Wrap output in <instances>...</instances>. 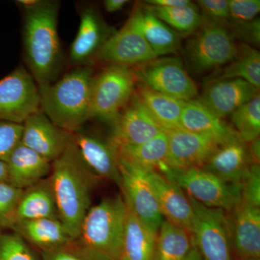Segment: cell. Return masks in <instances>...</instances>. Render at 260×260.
Returning a JSON list of instances; mask_svg holds the SVG:
<instances>
[{
  "label": "cell",
  "instance_id": "1",
  "mask_svg": "<svg viewBox=\"0 0 260 260\" xmlns=\"http://www.w3.org/2000/svg\"><path fill=\"white\" fill-rule=\"evenodd\" d=\"M49 177L59 220L74 241L91 208V191L97 179L85 167L73 139L61 156L51 162Z\"/></svg>",
  "mask_w": 260,
  "mask_h": 260
},
{
  "label": "cell",
  "instance_id": "2",
  "mask_svg": "<svg viewBox=\"0 0 260 260\" xmlns=\"http://www.w3.org/2000/svg\"><path fill=\"white\" fill-rule=\"evenodd\" d=\"M23 9L25 59L41 88L53 83L60 68L61 49L57 32L59 3L39 0Z\"/></svg>",
  "mask_w": 260,
  "mask_h": 260
},
{
  "label": "cell",
  "instance_id": "3",
  "mask_svg": "<svg viewBox=\"0 0 260 260\" xmlns=\"http://www.w3.org/2000/svg\"><path fill=\"white\" fill-rule=\"evenodd\" d=\"M126 205L122 194L91 206L72 245L86 260H121Z\"/></svg>",
  "mask_w": 260,
  "mask_h": 260
},
{
  "label": "cell",
  "instance_id": "4",
  "mask_svg": "<svg viewBox=\"0 0 260 260\" xmlns=\"http://www.w3.org/2000/svg\"><path fill=\"white\" fill-rule=\"evenodd\" d=\"M93 78L91 67L83 65L56 83L39 88L41 110L61 129L78 131L89 119Z\"/></svg>",
  "mask_w": 260,
  "mask_h": 260
},
{
  "label": "cell",
  "instance_id": "5",
  "mask_svg": "<svg viewBox=\"0 0 260 260\" xmlns=\"http://www.w3.org/2000/svg\"><path fill=\"white\" fill-rule=\"evenodd\" d=\"M138 78L133 68L109 65L93 78L89 119L112 124L134 95Z\"/></svg>",
  "mask_w": 260,
  "mask_h": 260
},
{
  "label": "cell",
  "instance_id": "6",
  "mask_svg": "<svg viewBox=\"0 0 260 260\" xmlns=\"http://www.w3.org/2000/svg\"><path fill=\"white\" fill-rule=\"evenodd\" d=\"M160 174L185 189L188 196L208 208L233 212L240 204L241 184H229L203 168L183 170L166 168Z\"/></svg>",
  "mask_w": 260,
  "mask_h": 260
},
{
  "label": "cell",
  "instance_id": "7",
  "mask_svg": "<svg viewBox=\"0 0 260 260\" xmlns=\"http://www.w3.org/2000/svg\"><path fill=\"white\" fill-rule=\"evenodd\" d=\"M226 25L203 18L200 30L186 45V57L198 74L227 65L237 55L239 44Z\"/></svg>",
  "mask_w": 260,
  "mask_h": 260
},
{
  "label": "cell",
  "instance_id": "8",
  "mask_svg": "<svg viewBox=\"0 0 260 260\" xmlns=\"http://www.w3.org/2000/svg\"><path fill=\"white\" fill-rule=\"evenodd\" d=\"M192 206L191 242L203 260H233L230 227L224 210L210 208L188 196Z\"/></svg>",
  "mask_w": 260,
  "mask_h": 260
},
{
  "label": "cell",
  "instance_id": "9",
  "mask_svg": "<svg viewBox=\"0 0 260 260\" xmlns=\"http://www.w3.org/2000/svg\"><path fill=\"white\" fill-rule=\"evenodd\" d=\"M133 70L138 82L158 93L183 102L198 95L196 84L177 57L156 58Z\"/></svg>",
  "mask_w": 260,
  "mask_h": 260
},
{
  "label": "cell",
  "instance_id": "10",
  "mask_svg": "<svg viewBox=\"0 0 260 260\" xmlns=\"http://www.w3.org/2000/svg\"><path fill=\"white\" fill-rule=\"evenodd\" d=\"M40 110L39 87L23 67L0 80V121L23 124Z\"/></svg>",
  "mask_w": 260,
  "mask_h": 260
},
{
  "label": "cell",
  "instance_id": "11",
  "mask_svg": "<svg viewBox=\"0 0 260 260\" xmlns=\"http://www.w3.org/2000/svg\"><path fill=\"white\" fill-rule=\"evenodd\" d=\"M120 184L126 205L150 230L158 233L164 216L146 171L135 167L118 157Z\"/></svg>",
  "mask_w": 260,
  "mask_h": 260
},
{
  "label": "cell",
  "instance_id": "12",
  "mask_svg": "<svg viewBox=\"0 0 260 260\" xmlns=\"http://www.w3.org/2000/svg\"><path fill=\"white\" fill-rule=\"evenodd\" d=\"M109 65L138 67L156 59L131 16L125 25L113 32L94 56Z\"/></svg>",
  "mask_w": 260,
  "mask_h": 260
},
{
  "label": "cell",
  "instance_id": "13",
  "mask_svg": "<svg viewBox=\"0 0 260 260\" xmlns=\"http://www.w3.org/2000/svg\"><path fill=\"white\" fill-rule=\"evenodd\" d=\"M168 151L165 164L177 170L201 168L221 143L210 135L185 129L166 131Z\"/></svg>",
  "mask_w": 260,
  "mask_h": 260
},
{
  "label": "cell",
  "instance_id": "14",
  "mask_svg": "<svg viewBox=\"0 0 260 260\" xmlns=\"http://www.w3.org/2000/svg\"><path fill=\"white\" fill-rule=\"evenodd\" d=\"M20 143L51 164L60 157L73 139V133L55 125L42 110L23 124Z\"/></svg>",
  "mask_w": 260,
  "mask_h": 260
},
{
  "label": "cell",
  "instance_id": "15",
  "mask_svg": "<svg viewBox=\"0 0 260 260\" xmlns=\"http://www.w3.org/2000/svg\"><path fill=\"white\" fill-rule=\"evenodd\" d=\"M112 126L114 145L142 144L164 131L135 93Z\"/></svg>",
  "mask_w": 260,
  "mask_h": 260
},
{
  "label": "cell",
  "instance_id": "16",
  "mask_svg": "<svg viewBox=\"0 0 260 260\" xmlns=\"http://www.w3.org/2000/svg\"><path fill=\"white\" fill-rule=\"evenodd\" d=\"M73 141L84 164L94 177L114 181L119 186L120 173L117 153L110 140L105 142L78 130L73 133Z\"/></svg>",
  "mask_w": 260,
  "mask_h": 260
},
{
  "label": "cell",
  "instance_id": "17",
  "mask_svg": "<svg viewBox=\"0 0 260 260\" xmlns=\"http://www.w3.org/2000/svg\"><path fill=\"white\" fill-rule=\"evenodd\" d=\"M259 89L245 80H223L209 83L198 100L223 119L259 95Z\"/></svg>",
  "mask_w": 260,
  "mask_h": 260
},
{
  "label": "cell",
  "instance_id": "18",
  "mask_svg": "<svg viewBox=\"0 0 260 260\" xmlns=\"http://www.w3.org/2000/svg\"><path fill=\"white\" fill-rule=\"evenodd\" d=\"M146 175L164 218L190 234L194 215L192 206L180 186L156 171H146Z\"/></svg>",
  "mask_w": 260,
  "mask_h": 260
},
{
  "label": "cell",
  "instance_id": "19",
  "mask_svg": "<svg viewBox=\"0 0 260 260\" xmlns=\"http://www.w3.org/2000/svg\"><path fill=\"white\" fill-rule=\"evenodd\" d=\"M252 164L247 143L237 138L219 145L201 168L225 182L239 184Z\"/></svg>",
  "mask_w": 260,
  "mask_h": 260
},
{
  "label": "cell",
  "instance_id": "20",
  "mask_svg": "<svg viewBox=\"0 0 260 260\" xmlns=\"http://www.w3.org/2000/svg\"><path fill=\"white\" fill-rule=\"evenodd\" d=\"M232 243L242 260L259 259L260 207L241 201L233 211Z\"/></svg>",
  "mask_w": 260,
  "mask_h": 260
},
{
  "label": "cell",
  "instance_id": "21",
  "mask_svg": "<svg viewBox=\"0 0 260 260\" xmlns=\"http://www.w3.org/2000/svg\"><path fill=\"white\" fill-rule=\"evenodd\" d=\"M6 164L7 182L23 190L51 174V162L21 143L12 151Z\"/></svg>",
  "mask_w": 260,
  "mask_h": 260
},
{
  "label": "cell",
  "instance_id": "22",
  "mask_svg": "<svg viewBox=\"0 0 260 260\" xmlns=\"http://www.w3.org/2000/svg\"><path fill=\"white\" fill-rule=\"evenodd\" d=\"M42 218L59 219L49 176L23 189L15 210L13 225L19 222Z\"/></svg>",
  "mask_w": 260,
  "mask_h": 260
},
{
  "label": "cell",
  "instance_id": "23",
  "mask_svg": "<svg viewBox=\"0 0 260 260\" xmlns=\"http://www.w3.org/2000/svg\"><path fill=\"white\" fill-rule=\"evenodd\" d=\"M25 242L42 251L53 250L73 242L64 225L57 218H42L15 223L11 228Z\"/></svg>",
  "mask_w": 260,
  "mask_h": 260
},
{
  "label": "cell",
  "instance_id": "24",
  "mask_svg": "<svg viewBox=\"0 0 260 260\" xmlns=\"http://www.w3.org/2000/svg\"><path fill=\"white\" fill-rule=\"evenodd\" d=\"M110 36L107 35L105 25L93 10H83L79 30L70 47V60L73 64L87 65Z\"/></svg>",
  "mask_w": 260,
  "mask_h": 260
},
{
  "label": "cell",
  "instance_id": "25",
  "mask_svg": "<svg viewBox=\"0 0 260 260\" xmlns=\"http://www.w3.org/2000/svg\"><path fill=\"white\" fill-rule=\"evenodd\" d=\"M181 124L186 131L210 135L221 144L239 138L234 128L210 112L198 99L185 102L181 113Z\"/></svg>",
  "mask_w": 260,
  "mask_h": 260
},
{
  "label": "cell",
  "instance_id": "26",
  "mask_svg": "<svg viewBox=\"0 0 260 260\" xmlns=\"http://www.w3.org/2000/svg\"><path fill=\"white\" fill-rule=\"evenodd\" d=\"M132 18L157 57L176 54L180 36L146 8H135Z\"/></svg>",
  "mask_w": 260,
  "mask_h": 260
},
{
  "label": "cell",
  "instance_id": "27",
  "mask_svg": "<svg viewBox=\"0 0 260 260\" xmlns=\"http://www.w3.org/2000/svg\"><path fill=\"white\" fill-rule=\"evenodd\" d=\"M135 93L164 131L184 129L181 116L185 102L155 91L138 80Z\"/></svg>",
  "mask_w": 260,
  "mask_h": 260
},
{
  "label": "cell",
  "instance_id": "28",
  "mask_svg": "<svg viewBox=\"0 0 260 260\" xmlns=\"http://www.w3.org/2000/svg\"><path fill=\"white\" fill-rule=\"evenodd\" d=\"M114 145L119 158L143 170L159 172L167 167L168 136L166 131L142 144Z\"/></svg>",
  "mask_w": 260,
  "mask_h": 260
},
{
  "label": "cell",
  "instance_id": "29",
  "mask_svg": "<svg viewBox=\"0 0 260 260\" xmlns=\"http://www.w3.org/2000/svg\"><path fill=\"white\" fill-rule=\"evenodd\" d=\"M156 237L157 233L140 221L126 205L121 260L153 259Z\"/></svg>",
  "mask_w": 260,
  "mask_h": 260
},
{
  "label": "cell",
  "instance_id": "30",
  "mask_svg": "<svg viewBox=\"0 0 260 260\" xmlns=\"http://www.w3.org/2000/svg\"><path fill=\"white\" fill-rule=\"evenodd\" d=\"M191 246L190 234L164 218L157 233L152 260H183Z\"/></svg>",
  "mask_w": 260,
  "mask_h": 260
},
{
  "label": "cell",
  "instance_id": "31",
  "mask_svg": "<svg viewBox=\"0 0 260 260\" xmlns=\"http://www.w3.org/2000/svg\"><path fill=\"white\" fill-rule=\"evenodd\" d=\"M225 66L210 78L209 83L241 79L259 89L260 54L257 49L244 43L239 44L237 56Z\"/></svg>",
  "mask_w": 260,
  "mask_h": 260
},
{
  "label": "cell",
  "instance_id": "32",
  "mask_svg": "<svg viewBox=\"0 0 260 260\" xmlns=\"http://www.w3.org/2000/svg\"><path fill=\"white\" fill-rule=\"evenodd\" d=\"M146 8L174 31L177 30L185 35L198 30L203 23L200 8L192 3L178 8H159L149 5Z\"/></svg>",
  "mask_w": 260,
  "mask_h": 260
},
{
  "label": "cell",
  "instance_id": "33",
  "mask_svg": "<svg viewBox=\"0 0 260 260\" xmlns=\"http://www.w3.org/2000/svg\"><path fill=\"white\" fill-rule=\"evenodd\" d=\"M234 129L239 138L246 143H250L259 138L260 133V96L243 104L231 114Z\"/></svg>",
  "mask_w": 260,
  "mask_h": 260
},
{
  "label": "cell",
  "instance_id": "34",
  "mask_svg": "<svg viewBox=\"0 0 260 260\" xmlns=\"http://www.w3.org/2000/svg\"><path fill=\"white\" fill-rule=\"evenodd\" d=\"M22 193L23 189H18L7 181L0 182V231L11 229Z\"/></svg>",
  "mask_w": 260,
  "mask_h": 260
},
{
  "label": "cell",
  "instance_id": "35",
  "mask_svg": "<svg viewBox=\"0 0 260 260\" xmlns=\"http://www.w3.org/2000/svg\"><path fill=\"white\" fill-rule=\"evenodd\" d=\"M0 260H37L20 236L0 232Z\"/></svg>",
  "mask_w": 260,
  "mask_h": 260
},
{
  "label": "cell",
  "instance_id": "36",
  "mask_svg": "<svg viewBox=\"0 0 260 260\" xmlns=\"http://www.w3.org/2000/svg\"><path fill=\"white\" fill-rule=\"evenodd\" d=\"M23 124L0 121V160L6 162L21 141Z\"/></svg>",
  "mask_w": 260,
  "mask_h": 260
},
{
  "label": "cell",
  "instance_id": "37",
  "mask_svg": "<svg viewBox=\"0 0 260 260\" xmlns=\"http://www.w3.org/2000/svg\"><path fill=\"white\" fill-rule=\"evenodd\" d=\"M241 201L260 207V167L252 164L242 182Z\"/></svg>",
  "mask_w": 260,
  "mask_h": 260
},
{
  "label": "cell",
  "instance_id": "38",
  "mask_svg": "<svg viewBox=\"0 0 260 260\" xmlns=\"http://www.w3.org/2000/svg\"><path fill=\"white\" fill-rule=\"evenodd\" d=\"M259 12V0H229L230 22L251 21L257 18Z\"/></svg>",
  "mask_w": 260,
  "mask_h": 260
},
{
  "label": "cell",
  "instance_id": "39",
  "mask_svg": "<svg viewBox=\"0 0 260 260\" xmlns=\"http://www.w3.org/2000/svg\"><path fill=\"white\" fill-rule=\"evenodd\" d=\"M227 28L230 30L234 38L241 39L244 44L259 45L260 41L259 18L249 22H228Z\"/></svg>",
  "mask_w": 260,
  "mask_h": 260
},
{
  "label": "cell",
  "instance_id": "40",
  "mask_svg": "<svg viewBox=\"0 0 260 260\" xmlns=\"http://www.w3.org/2000/svg\"><path fill=\"white\" fill-rule=\"evenodd\" d=\"M203 11V18L226 25L229 21V0L197 1Z\"/></svg>",
  "mask_w": 260,
  "mask_h": 260
},
{
  "label": "cell",
  "instance_id": "41",
  "mask_svg": "<svg viewBox=\"0 0 260 260\" xmlns=\"http://www.w3.org/2000/svg\"><path fill=\"white\" fill-rule=\"evenodd\" d=\"M42 260H86L71 244L53 250L42 251Z\"/></svg>",
  "mask_w": 260,
  "mask_h": 260
},
{
  "label": "cell",
  "instance_id": "42",
  "mask_svg": "<svg viewBox=\"0 0 260 260\" xmlns=\"http://www.w3.org/2000/svg\"><path fill=\"white\" fill-rule=\"evenodd\" d=\"M149 6L159 7V8H178L190 4L189 0H148L145 2Z\"/></svg>",
  "mask_w": 260,
  "mask_h": 260
},
{
  "label": "cell",
  "instance_id": "43",
  "mask_svg": "<svg viewBox=\"0 0 260 260\" xmlns=\"http://www.w3.org/2000/svg\"><path fill=\"white\" fill-rule=\"evenodd\" d=\"M128 3V0H106L104 5L108 13H112L122 9Z\"/></svg>",
  "mask_w": 260,
  "mask_h": 260
},
{
  "label": "cell",
  "instance_id": "44",
  "mask_svg": "<svg viewBox=\"0 0 260 260\" xmlns=\"http://www.w3.org/2000/svg\"><path fill=\"white\" fill-rule=\"evenodd\" d=\"M248 149L251 160L254 164H259L260 160V141L259 138L247 143Z\"/></svg>",
  "mask_w": 260,
  "mask_h": 260
},
{
  "label": "cell",
  "instance_id": "45",
  "mask_svg": "<svg viewBox=\"0 0 260 260\" xmlns=\"http://www.w3.org/2000/svg\"><path fill=\"white\" fill-rule=\"evenodd\" d=\"M183 260H203L200 255L199 251L197 249L196 246L192 244L190 251L188 253L187 255Z\"/></svg>",
  "mask_w": 260,
  "mask_h": 260
},
{
  "label": "cell",
  "instance_id": "46",
  "mask_svg": "<svg viewBox=\"0 0 260 260\" xmlns=\"http://www.w3.org/2000/svg\"><path fill=\"white\" fill-rule=\"evenodd\" d=\"M8 181V167L6 162L0 160V182Z\"/></svg>",
  "mask_w": 260,
  "mask_h": 260
},
{
  "label": "cell",
  "instance_id": "47",
  "mask_svg": "<svg viewBox=\"0 0 260 260\" xmlns=\"http://www.w3.org/2000/svg\"><path fill=\"white\" fill-rule=\"evenodd\" d=\"M246 260H259V259H246Z\"/></svg>",
  "mask_w": 260,
  "mask_h": 260
}]
</instances>
